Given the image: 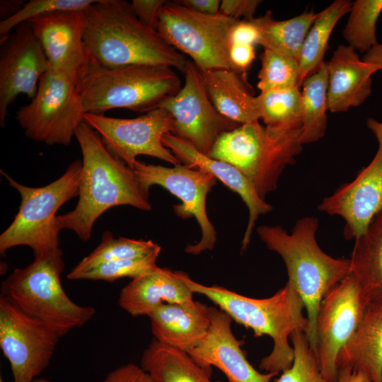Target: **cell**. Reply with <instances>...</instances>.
<instances>
[{
    "label": "cell",
    "instance_id": "6da1fadb",
    "mask_svg": "<svg viewBox=\"0 0 382 382\" xmlns=\"http://www.w3.org/2000/svg\"><path fill=\"white\" fill-rule=\"evenodd\" d=\"M75 138L82 154L79 201L72 211L57 215L60 231L71 230L81 241H88L96 221L108 209L120 205L151 209L149 193L134 170L112 154L85 121L78 127Z\"/></svg>",
    "mask_w": 382,
    "mask_h": 382
},
{
    "label": "cell",
    "instance_id": "7a4b0ae2",
    "mask_svg": "<svg viewBox=\"0 0 382 382\" xmlns=\"http://www.w3.org/2000/svg\"><path fill=\"white\" fill-rule=\"evenodd\" d=\"M85 13L84 42L92 62L107 67L161 64L184 73L185 56L143 23L131 2L97 0Z\"/></svg>",
    "mask_w": 382,
    "mask_h": 382
},
{
    "label": "cell",
    "instance_id": "3957f363",
    "mask_svg": "<svg viewBox=\"0 0 382 382\" xmlns=\"http://www.w3.org/2000/svg\"><path fill=\"white\" fill-rule=\"evenodd\" d=\"M180 275L193 293L206 296L232 320L251 329L255 337L272 339V350L260 360V369L279 374L291 366L294 352L290 336L297 330L307 333L308 320L303 314L304 303L291 284L286 282L270 297L254 299L222 286L199 284L181 271Z\"/></svg>",
    "mask_w": 382,
    "mask_h": 382
},
{
    "label": "cell",
    "instance_id": "277c9868",
    "mask_svg": "<svg viewBox=\"0 0 382 382\" xmlns=\"http://www.w3.org/2000/svg\"><path fill=\"white\" fill-rule=\"evenodd\" d=\"M315 216L299 219L290 233L280 226H260L257 233L267 247L284 262L288 281L302 299L308 320L310 346L316 345V320L325 295L349 275V259L335 258L318 245Z\"/></svg>",
    "mask_w": 382,
    "mask_h": 382
},
{
    "label": "cell",
    "instance_id": "5b68a950",
    "mask_svg": "<svg viewBox=\"0 0 382 382\" xmlns=\"http://www.w3.org/2000/svg\"><path fill=\"white\" fill-rule=\"evenodd\" d=\"M86 113L105 115L114 108L147 112L182 88L173 68L139 64L107 67L91 63L77 83Z\"/></svg>",
    "mask_w": 382,
    "mask_h": 382
},
{
    "label": "cell",
    "instance_id": "8992f818",
    "mask_svg": "<svg viewBox=\"0 0 382 382\" xmlns=\"http://www.w3.org/2000/svg\"><path fill=\"white\" fill-rule=\"evenodd\" d=\"M301 127H270L258 121L224 133L209 156L231 164L252 183L259 196L275 190L288 165L302 150Z\"/></svg>",
    "mask_w": 382,
    "mask_h": 382
},
{
    "label": "cell",
    "instance_id": "52a82bcc",
    "mask_svg": "<svg viewBox=\"0 0 382 382\" xmlns=\"http://www.w3.org/2000/svg\"><path fill=\"white\" fill-rule=\"evenodd\" d=\"M65 264L59 248L16 268L1 284V295L26 313L43 321L62 337L95 316L91 306L73 301L64 291L61 274Z\"/></svg>",
    "mask_w": 382,
    "mask_h": 382
},
{
    "label": "cell",
    "instance_id": "ba28073f",
    "mask_svg": "<svg viewBox=\"0 0 382 382\" xmlns=\"http://www.w3.org/2000/svg\"><path fill=\"white\" fill-rule=\"evenodd\" d=\"M0 171L21 198L13 222L0 236L1 255L18 245L30 248L35 257L59 248L56 213L64 203L79 197L82 161L75 160L60 178L40 187L25 186Z\"/></svg>",
    "mask_w": 382,
    "mask_h": 382
},
{
    "label": "cell",
    "instance_id": "9c48e42d",
    "mask_svg": "<svg viewBox=\"0 0 382 382\" xmlns=\"http://www.w3.org/2000/svg\"><path fill=\"white\" fill-rule=\"evenodd\" d=\"M237 21L167 1L156 30L170 45L189 55L198 69L234 70L229 58V33Z\"/></svg>",
    "mask_w": 382,
    "mask_h": 382
},
{
    "label": "cell",
    "instance_id": "30bf717a",
    "mask_svg": "<svg viewBox=\"0 0 382 382\" xmlns=\"http://www.w3.org/2000/svg\"><path fill=\"white\" fill-rule=\"evenodd\" d=\"M85 114L77 83L48 69L35 96L17 110L16 120L28 138L50 146H68Z\"/></svg>",
    "mask_w": 382,
    "mask_h": 382
},
{
    "label": "cell",
    "instance_id": "8fae6325",
    "mask_svg": "<svg viewBox=\"0 0 382 382\" xmlns=\"http://www.w3.org/2000/svg\"><path fill=\"white\" fill-rule=\"evenodd\" d=\"M62 337L0 294V347L13 382H32L50 365Z\"/></svg>",
    "mask_w": 382,
    "mask_h": 382
},
{
    "label": "cell",
    "instance_id": "7c38bea8",
    "mask_svg": "<svg viewBox=\"0 0 382 382\" xmlns=\"http://www.w3.org/2000/svg\"><path fill=\"white\" fill-rule=\"evenodd\" d=\"M84 121L100 137L110 151L133 169L137 156L146 155L181 164L163 144L165 134L174 132V120L158 108L135 118L125 119L86 113Z\"/></svg>",
    "mask_w": 382,
    "mask_h": 382
},
{
    "label": "cell",
    "instance_id": "4fadbf2b",
    "mask_svg": "<svg viewBox=\"0 0 382 382\" xmlns=\"http://www.w3.org/2000/svg\"><path fill=\"white\" fill-rule=\"evenodd\" d=\"M133 170L143 187L149 193L153 185H160L177 197L182 203L173 206V210L181 219L195 217L202 231L200 241L187 245V253L199 255L207 250H212L216 241V233L209 219L206 210L207 194L216 184V178L211 173L177 165L173 168L160 165L146 164L137 161Z\"/></svg>",
    "mask_w": 382,
    "mask_h": 382
},
{
    "label": "cell",
    "instance_id": "5bb4252c",
    "mask_svg": "<svg viewBox=\"0 0 382 382\" xmlns=\"http://www.w3.org/2000/svg\"><path fill=\"white\" fill-rule=\"evenodd\" d=\"M184 74V86L175 95L164 99L159 108L173 117V134L209 156L217 139L241 124L227 119L217 111L192 61L187 60Z\"/></svg>",
    "mask_w": 382,
    "mask_h": 382
},
{
    "label": "cell",
    "instance_id": "9a60e30c",
    "mask_svg": "<svg viewBox=\"0 0 382 382\" xmlns=\"http://www.w3.org/2000/svg\"><path fill=\"white\" fill-rule=\"evenodd\" d=\"M369 299L349 275L323 297L316 320L315 353L321 373L337 382V358L356 331Z\"/></svg>",
    "mask_w": 382,
    "mask_h": 382
},
{
    "label": "cell",
    "instance_id": "2e32d148",
    "mask_svg": "<svg viewBox=\"0 0 382 382\" xmlns=\"http://www.w3.org/2000/svg\"><path fill=\"white\" fill-rule=\"evenodd\" d=\"M366 125L378 143L374 158L352 181L341 185L318 206L319 210L344 219V236L348 240L363 233L382 211V122L369 118Z\"/></svg>",
    "mask_w": 382,
    "mask_h": 382
},
{
    "label": "cell",
    "instance_id": "e0dca14e",
    "mask_svg": "<svg viewBox=\"0 0 382 382\" xmlns=\"http://www.w3.org/2000/svg\"><path fill=\"white\" fill-rule=\"evenodd\" d=\"M49 64L26 22L0 37V125L5 126L8 110L21 94L33 98Z\"/></svg>",
    "mask_w": 382,
    "mask_h": 382
},
{
    "label": "cell",
    "instance_id": "ac0fdd59",
    "mask_svg": "<svg viewBox=\"0 0 382 382\" xmlns=\"http://www.w3.org/2000/svg\"><path fill=\"white\" fill-rule=\"evenodd\" d=\"M27 23L44 51L49 69L78 83L91 63L84 42L85 11L56 13Z\"/></svg>",
    "mask_w": 382,
    "mask_h": 382
},
{
    "label": "cell",
    "instance_id": "d6986e66",
    "mask_svg": "<svg viewBox=\"0 0 382 382\" xmlns=\"http://www.w3.org/2000/svg\"><path fill=\"white\" fill-rule=\"evenodd\" d=\"M210 325L194 349L187 353L201 366L219 369L228 382H270L277 373L262 374L246 359L231 329V318L221 309L209 306Z\"/></svg>",
    "mask_w": 382,
    "mask_h": 382
},
{
    "label": "cell",
    "instance_id": "ffe728a7",
    "mask_svg": "<svg viewBox=\"0 0 382 382\" xmlns=\"http://www.w3.org/2000/svg\"><path fill=\"white\" fill-rule=\"evenodd\" d=\"M162 141L180 163L211 173L242 198L249 211L241 246V250H245L258 216L270 212L272 206L259 196L250 180L236 167L201 153L190 143L172 133L165 134Z\"/></svg>",
    "mask_w": 382,
    "mask_h": 382
},
{
    "label": "cell",
    "instance_id": "44dd1931",
    "mask_svg": "<svg viewBox=\"0 0 382 382\" xmlns=\"http://www.w3.org/2000/svg\"><path fill=\"white\" fill-rule=\"evenodd\" d=\"M327 63L329 111L345 112L363 104L371 93V76L378 69L349 45L338 46Z\"/></svg>",
    "mask_w": 382,
    "mask_h": 382
},
{
    "label": "cell",
    "instance_id": "7402d4cb",
    "mask_svg": "<svg viewBox=\"0 0 382 382\" xmlns=\"http://www.w3.org/2000/svg\"><path fill=\"white\" fill-rule=\"evenodd\" d=\"M193 294L180 271L157 267L125 285L120 292L118 303L133 317L148 316L163 303H193Z\"/></svg>",
    "mask_w": 382,
    "mask_h": 382
},
{
    "label": "cell",
    "instance_id": "603a6c76",
    "mask_svg": "<svg viewBox=\"0 0 382 382\" xmlns=\"http://www.w3.org/2000/svg\"><path fill=\"white\" fill-rule=\"evenodd\" d=\"M148 317L154 339L186 352L200 343L210 325L209 306L197 301L163 303Z\"/></svg>",
    "mask_w": 382,
    "mask_h": 382
},
{
    "label": "cell",
    "instance_id": "cb8c5ba5",
    "mask_svg": "<svg viewBox=\"0 0 382 382\" xmlns=\"http://www.w3.org/2000/svg\"><path fill=\"white\" fill-rule=\"evenodd\" d=\"M337 369L349 367L382 382V295L368 301L359 324L340 351Z\"/></svg>",
    "mask_w": 382,
    "mask_h": 382
},
{
    "label": "cell",
    "instance_id": "d4e9b609",
    "mask_svg": "<svg viewBox=\"0 0 382 382\" xmlns=\"http://www.w3.org/2000/svg\"><path fill=\"white\" fill-rule=\"evenodd\" d=\"M198 69L213 105L221 115L241 125L260 120L255 97L241 74L228 69Z\"/></svg>",
    "mask_w": 382,
    "mask_h": 382
},
{
    "label": "cell",
    "instance_id": "484cf974",
    "mask_svg": "<svg viewBox=\"0 0 382 382\" xmlns=\"http://www.w3.org/2000/svg\"><path fill=\"white\" fill-rule=\"evenodd\" d=\"M140 366L156 382H212V368L201 366L187 352L154 338L144 350Z\"/></svg>",
    "mask_w": 382,
    "mask_h": 382
},
{
    "label": "cell",
    "instance_id": "4316f807",
    "mask_svg": "<svg viewBox=\"0 0 382 382\" xmlns=\"http://www.w3.org/2000/svg\"><path fill=\"white\" fill-rule=\"evenodd\" d=\"M350 262L353 277L369 299L382 295V211L355 238Z\"/></svg>",
    "mask_w": 382,
    "mask_h": 382
},
{
    "label": "cell",
    "instance_id": "83f0119b",
    "mask_svg": "<svg viewBox=\"0 0 382 382\" xmlns=\"http://www.w3.org/2000/svg\"><path fill=\"white\" fill-rule=\"evenodd\" d=\"M352 1L335 0L320 13L303 41L299 58V83L317 71L325 62L331 33L340 19L349 13Z\"/></svg>",
    "mask_w": 382,
    "mask_h": 382
},
{
    "label": "cell",
    "instance_id": "f1b7e54d",
    "mask_svg": "<svg viewBox=\"0 0 382 382\" xmlns=\"http://www.w3.org/2000/svg\"><path fill=\"white\" fill-rule=\"evenodd\" d=\"M318 16L313 11L303 12L289 19L276 21L271 11L255 18L260 33L258 45L299 61L306 35Z\"/></svg>",
    "mask_w": 382,
    "mask_h": 382
},
{
    "label": "cell",
    "instance_id": "f546056e",
    "mask_svg": "<svg viewBox=\"0 0 382 382\" xmlns=\"http://www.w3.org/2000/svg\"><path fill=\"white\" fill-rule=\"evenodd\" d=\"M328 71L325 62L320 68L302 82L301 136L302 144L322 138L327 128Z\"/></svg>",
    "mask_w": 382,
    "mask_h": 382
},
{
    "label": "cell",
    "instance_id": "4dcf8cb0",
    "mask_svg": "<svg viewBox=\"0 0 382 382\" xmlns=\"http://www.w3.org/2000/svg\"><path fill=\"white\" fill-rule=\"evenodd\" d=\"M161 248L152 241L135 240L119 237L114 238L111 232L105 231L100 243L84 257L67 274L70 280L94 267L103 263L149 255Z\"/></svg>",
    "mask_w": 382,
    "mask_h": 382
},
{
    "label": "cell",
    "instance_id": "1f68e13d",
    "mask_svg": "<svg viewBox=\"0 0 382 382\" xmlns=\"http://www.w3.org/2000/svg\"><path fill=\"white\" fill-rule=\"evenodd\" d=\"M259 119L270 127H301V93L299 87L270 90L255 96Z\"/></svg>",
    "mask_w": 382,
    "mask_h": 382
},
{
    "label": "cell",
    "instance_id": "d6a6232c",
    "mask_svg": "<svg viewBox=\"0 0 382 382\" xmlns=\"http://www.w3.org/2000/svg\"><path fill=\"white\" fill-rule=\"evenodd\" d=\"M382 13V0H357L352 3L343 37L348 45L366 54L379 42L376 22Z\"/></svg>",
    "mask_w": 382,
    "mask_h": 382
},
{
    "label": "cell",
    "instance_id": "836d02e7",
    "mask_svg": "<svg viewBox=\"0 0 382 382\" xmlns=\"http://www.w3.org/2000/svg\"><path fill=\"white\" fill-rule=\"evenodd\" d=\"M260 61L261 69L257 85L260 92L301 88L298 60L274 50L264 49Z\"/></svg>",
    "mask_w": 382,
    "mask_h": 382
},
{
    "label": "cell",
    "instance_id": "e575fe53",
    "mask_svg": "<svg viewBox=\"0 0 382 382\" xmlns=\"http://www.w3.org/2000/svg\"><path fill=\"white\" fill-rule=\"evenodd\" d=\"M290 342L294 352L293 364L274 382H329L320 371L306 333L300 330L294 332Z\"/></svg>",
    "mask_w": 382,
    "mask_h": 382
},
{
    "label": "cell",
    "instance_id": "d590c367",
    "mask_svg": "<svg viewBox=\"0 0 382 382\" xmlns=\"http://www.w3.org/2000/svg\"><path fill=\"white\" fill-rule=\"evenodd\" d=\"M97 0H30L11 18L0 21V37L18 25L41 16L68 11H86Z\"/></svg>",
    "mask_w": 382,
    "mask_h": 382
},
{
    "label": "cell",
    "instance_id": "8d00e7d4",
    "mask_svg": "<svg viewBox=\"0 0 382 382\" xmlns=\"http://www.w3.org/2000/svg\"><path fill=\"white\" fill-rule=\"evenodd\" d=\"M161 250L144 257L101 264L79 274L75 280H102L112 282L123 277L136 278L158 267L156 260Z\"/></svg>",
    "mask_w": 382,
    "mask_h": 382
},
{
    "label": "cell",
    "instance_id": "74e56055",
    "mask_svg": "<svg viewBox=\"0 0 382 382\" xmlns=\"http://www.w3.org/2000/svg\"><path fill=\"white\" fill-rule=\"evenodd\" d=\"M262 1L259 0H223L221 1L219 13L227 17L244 21H251L257 8Z\"/></svg>",
    "mask_w": 382,
    "mask_h": 382
},
{
    "label": "cell",
    "instance_id": "f35d334b",
    "mask_svg": "<svg viewBox=\"0 0 382 382\" xmlns=\"http://www.w3.org/2000/svg\"><path fill=\"white\" fill-rule=\"evenodd\" d=\"M103 382H156L140 366L129 363L109 372Z\"/></svg>",
    "mask_w": 382,
    "mask_h": 382
},
{
    "label": "cell",
    "instance_id": "ab89813d",
    "mask_svg": "<svg viewBox=\"0 0 382 382\" xmlns=\"http://www.w3.org/2000/svg\"><path fill=\"white\" fill-rule=\"evenodd\" d=\"M167 1L133 0L131 4L137 18L146 25L156 29L161 10Z\"/></svg>",
    "mask_w": 382,
    "mask_h": 382
},
{
    "label": "cell",
    "instance_id": "60d3db41",
    "mask_svg": "<svg viewBox=\"0 0 382 382\" xmlns=\"http://www.w3.org/2000/svg\"><path fill=\"white\" fill-rule=\"evenodd\" d=\"M229 58L233 69L247 79V72L255 59V45L232 44L229 47Z\"/></svg>",
    "mask_w": 382,
    "mask_h": 382
},
{
    "label": "cell",
    "instance_id": "b9f144b4",
    "mask_svg": "<svg viewBox=\"0 0 382 382\" xmlns=\"http://www.w3.org/2000/svg\"><path fill=\"white\" fill-rule=\"evenodd\" d=\"M260 30L254 21L238 20L232 27L229 33V45L250 44L255 45L259 43Z\"/></svg>",
    "mask_w": 382,
    "mask_h": 382
},
{
    "label": "cell",
    "instance_id": "7bdbcfd3",
    "mask_svg": "<svg viewBox=\"0 0 382 382\" xmlns=\"http://www.w3.org/2000/svg\"><path fill=\"white\" fill-rule=\"evenodd\" d=\"M176 1L195 11L212 15L219 13L221 5L219 0H177Z\"/></svg>",
    "mask_w": 382,
    "mask_h": 382
},
{
    "label": "cell",
    "instance_id": "ee69618b",
    "mask_svg": "<svg viewBox=\"0 0 382 382\" xmlns=\"http://www.w3.org/2000/svg\"><path fill=\"white\" fill-rule=\"evenodd\" d=\"M337 382H371L364 373L352 370L349 367L337 369Z\"/></svg>",
    "mask_w": 382,
    "mask_h": 382
},
{
    "label": "cell",
    "instance_id": "f6af8a7d",
    "mask_svg": "<svg viewBox=\"0 0 382 382\" xmlns=\"http://www.w3.org/2000/svg\"><path fill=\"white\" fill-rule=\"evenodd\" d=\"M25 4L22 0H1L0 17L1 21L8 19L17 13Z\"/></svg>",
    "mask_w": 382,
    "mask_h": 382
},
{
    "label": "cell",
    "instance_id": "bcb514c9",
    "mask_svg": "<svg viewBox=\"0 0 382 382\" xmlns=\"http://www.w3.org/2000/svg\"><path fill=\"white\" fill-rule=\"evenodd\" d=\"M362 60L376 67L378 71L382 69V42L371 49L364 54Z\"/></svg>",
    "mask_w": 382,
    "mask_h": 382
},
{
    "label": "cell",
    "instance_id": "7dc6e473",
    "mask_svg": "<svg viewBox=\"0 0 382 382\" xmlns=\"http://www.w3.org/2000/svg\"><path fill=\"white\" fill-rule=\"evenodd\" d=\"M0 382H4L1 377L0 378ZM32 382H53V381L45 378H37Z\"/></svg>",
    "mask_w": 382,
    "mask_h": 382
}]
</instances>
